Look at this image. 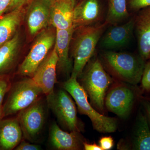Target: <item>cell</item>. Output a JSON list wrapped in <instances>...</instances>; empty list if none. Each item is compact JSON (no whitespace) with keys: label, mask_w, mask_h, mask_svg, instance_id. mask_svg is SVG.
<instances>
[{"label":"cell","mask_w":150,"mask_h":150,"mask_svg":"<svg viewBox=\"0 0 150 150\" xmlns=\"http://www.w3.org/2000/svg\"><path fill=\"white\" fill-rule=\"evenodd\" d=\"M12 0H0V17L7 11Z\"/></svg>","instance_id":"obj_29"},{"label":"cell","mask_w":150,"mask_h":150,"mask_svg":"<svg viewBox=\"0 0 150 150\" xmlns=\"http://www.w3.org/2000/svg\"><path fill=\"white\" fill-rule=\"evenodd\" d=\"M48 141L55 150H78L83 147L84 142L79 132H66L56 122L52 123L49 128Z\"/></svg>","instance_id":"obj_11"},{"label":"cell","mask_w":150,"mask_h":150,"mask_svg":"<svg viewBox=\"0 0 150 150\" xmlns=\"http://www.w3.org/2000/svg\"><path fill=\"white\" fill-rule=\"evenodd\" d=\"M20 37L17 32L11 39L0 46V76L7 75L16 64L18 59Z\"/></svg>","instance_id":"obj_19"},{"label":"cell","mask_w":150,"mask_h":150,"mask_svg":"<svg viewBox=\"0 0 150 150\" xmlns=\"http://www.w3.org/2000/svg\"><path fill=\"white\" fill-rule=\"evenodd\" d=\"M142 103L150 120V101L148 100H144L142 101Z\"/></svg>","instance_id":"obj_31"},{"label":"cell","mask_w":150,"mask_h":150,"mask_svg":"<svg viewBox=\"0 0 150 150\" xmlns=\"http://www.w3.org/2000/svg\"><path fill=\"white\" fill-rule=\"evenodd\" d=\"M51 6L44 0H33L29 4L27 23L30 35H35L50 24Z\"/></svg>","instance_id":"obj_13"},{"label":"cell","mask_w":150,"mask_h":150,"mask_svg":"<svg viewBox=\"0 0 150 150\" xmlns=\"http://www.w3.org/2000/svg\"><path fill=\"white\" fill-rule=\"evenodd\" d=\"M141 82L143 89L150 92V62L145 64Z\"/></svg>","instance_id":"obj_24"},{"label":"cell","mask_w":150,"mask_h":150,"mask_svg":"<svg viewBox=\"0 0 150 150\" xmlns=\"http://www.w3.org/2000/svg\"><path fill=\"white\" fill-rule=\"evenodd\" d=\"M24 12V8L15 9L0 17V46L16 34Z\"/></svg>","instance_id":"obj_20"},{"label":"cell","mask_w":150,"mask_h":150,"mask_svg":"<svg viewBox=\"0 0 150 150\" xmlns=\"http://www.w3.org/2000/svg\"><path fill=\"white\" fill-rule=\"evenodd\" d=\"M101 9L98 0H81L73 11V26L76 28L92 26L100 18Z\"/></svg>","instance_id":"obj_14"},{"label":"cell","mask_w":150,"mask_h":150,"mask_svg":"<svg viewBox=\"0 0 150 150\" xmlns=\"http://www.w3.org/2000/svg\"><path fill=\"white\" fill-rule=\"evenodd\" d=\"M99 144L103 150H108L112 149L114 142L111 137H103L100 140Z\"/></svg>","instance_id":"obj_28"},{"label":"cell","mask_w":150,"mask_h":150,"mask_svg":"<svg viewBox=\"0 0 150 150\" xmlns=\"http://www.w3.org/2000/svg\"><path fill=\"white\" fill-rule=\"evenodd\" d=\"M107 24L105 21L99 25L79 28L73 48L74 62L71 77L77 79L81 75L86 64L93 55Z\"/></svg>","instance_id":"obj_3"},{"label":"cell","mask_w":150,"mask_h":150,"mask_svg":"<svg viewBox=\"0 0 150 150\" xmlns=\"http://www.w3.org/2000/svg\"><path fill=\"white\" fill-rule=\"evenodd\" d=\"M70 1H71V2L72 3L73 6H74V7L76 0H70Z\"/></svg>","instance_id":"obj_34"},{"label":"cell","mask_w":150,"mask_h":150,"mask_svg":"<svg viewBox=\"0 0 150 150\" xmlns=\"http://www.w3.org/2000/svg\"><path fill=\"white\" fill-rule=\"evenodd\" d=\"M75 30L74 26L69 29H56L54 46L59 58L57 68L63 71H68L71 67V62L69 57V50Z\"/></svg>","instance_id":"obj_18"},{"label":"cell","mask_w":150,"mask_h":150,"mask_svg":"<svg viewBox=\"0 0 150 150\" xmlns=\"http://www.w3.org/2000/svg\"><path fill=\"white\" fill-rule=\"evenodd\" d=\"M12 84L7 75L0 76V106H3L4 98L7 93L8 92Z\"/></svg>","instance_id":"obj_23"},{"label":"cell","mask_w":150,"mask_h":150,"mask_svg":"<svg viewBox=\"0 0 150 150\" xmlns=\"http://www.w3.org/2000/svg\"><path fill=\"white\" fill-rule=\"evenodd\" d=\"M132 89L123 85L111 89L105 98V103L109 111L119 117H126L130 113L135 100Z\"/></svg>","instance_id":"obj_9"},{"label":"cell","mask_w":150,"mask_h":150,"mask_svg":"<svg viewBox=\"0 0 150 150\" xmlns=\"http://www.w3.org/2000/svg\"><path fill=\"white\" fill-rule=\"evenodd\" d=\"M128 5L131 10L139 11L150 7V0H128Z\"/></svg>","instance_id":"obj_25"},{"label":"cell","mask_w":150,"mask_h":150,"mask_svg":"<svg viewBox=\"0 0 150 150\" xmlns=\"http://www.w3.org/2000/svg\"><path fill=\"white\" fill-rule=\"evenodd\" d=\"M44 1H46V2H47V3L51 5L53 3L56 2L57 0H44Z\"/></svg>","instance_id":"obj_33"},{"label":"cell","mask_w":150,"mask_h":150,"mask_svg":"<svg viewBox=\"0 0 150 150\" xmlns=\"http://www.w3.org/2000/svg\"><path fill=\"white\" fill-rule=\"evenodd\" d=\"M139 55L146 61L150 58V7L142 9L135 18Z\"/></svg>","instance_id":"obj_15"},{"label":"cell","mask_w":150,"mask_h":150,"mask_svg":"<svg viewBox=\"0 0 150 150\" xmlns=\"http://www.w3.org/2000/svg\"><path fill=\"white\" fill-rule=\"evenodd\" d=\"M102 56L105 64L116 77L133 85L139 83L146 64L139 55L108 51Z\"/></svg>","instance_id":"obj_1"},{"label":"cell","mask_w":150,"mask_h":150,"mask_svg":"<svg viewBox=\"0 0 150 150\" xmlns=\"http://www.w3.org/2000/svg\"><path fill=\"white\" fill-rule=\"evenodd\" d=\"M4 118V110L3 106H0V120Z\"/></svg>","instance_id":"obj_32"},{"label":"cell","mask_w":150,"mask_h":150,"mask_svg":"<svg viewBox=\"0 0 150 150\" xmlns=\"http://www.w3.org/2000/svg\"><path fill=\"white\" fill-rule=\"evenodd\" d=\"M64 89L74 100L78 110L81 114L88 116L94 129L100 133H110L117 129L116 119L100 114L89 103L88 95L82 86L76 78L70 77L62 84Z\"/></svg>","instance_id":"obj_2"},{"label":"cell","mask_w":150,"mask_h":150,"mask_svg":"<svg viewBox=\"0 0 150 150\" xmlns=\"http://www.w3.org/2000/svg\"><path fill=\"white\" fill-rule=\"evenodd\" d=\"M33 0H12L11 2L7 11H10L15 9L24 8L25 6L29 5Z\"/></svg>","instance_id":"obj_27"},{"label":"cell","mask_w":150,"mask_h":150,"mask_svg":"<svg viewBox=\"0 0 150 150\" xmlns=\"http://www.w3.org/2000/svg\"><path fill=\"white\" fill-rule=\"evenodd\" d=\"M44 94L31 78L12 84L6 102L3 105L4 117L19 112L27 108Z\"/></svg>","instance_id":"obj_6"},{"label":"cell","mask_w":150,"mask_h":150,"mask_svg":"<svg viewBox=\"0 0 150 150\" xmlns=\"http://www.w3.org/2000/svg\"><path fill=\"white\" fill-rule=\"evenodd\" d=\"M58 61L59 58L54 45L53 50L48 54L31 78L46 96L54 90V86L57 83L56 69Z\"/></svg>","instance_id":"obj_10"},{"label":"cell","mask_w":150,"mask_h":150,"mask_svg":"<svg viewBox=\"0 0 150 150\" xmlns=\"http://www.w3.org/2000/svg\"><path fill=\"white\" fill-rule=\"evenodd\" d=\"M74 8L70 0H57L51 6L50 24L56 29L72 27Z\"/></svg>","instance_id":"obj_17"},{"label":"cell","mask_w":150,"mask_h":150,"mask_svg":"<svg viewBox=\"0 0 150 150\" xmlns=\"http://www.w3.org/2000/svg\"><path fill=\"white\" fill-rule=\"evenodd\" d=\"M83 148L86 150H103L100 146L96 144H89L86 142H83Z\"/></svg>","instance_id":"obj_30"},{"label":"cell","mask_w":150,"mask_h":150,"mask_svg":"<svg viewBox=\"0 0 150 150\" xmlns=\"http://www.w3.org/2000/svg\"><path fill=\"white\" fill-rule=\"evenodd\" d=\"M133 147L135 150H150V129L146 116L142 112L137 118Z\"/></svg>","instance_id":"obj_21"},{"label":"cell","mask_w":150,"mask_h":150,"mask_svg":"<svg viewBox=\"0 0 150 150\" xmlns=\"http://www.w3.org/2000/svg\"><path fill=\"white\" fill-rule=\"evenodd\" d=\"M56 33L44 30L38 35L27 56L19 67L18 74L32 78L38 68L46 59L56 41Z\"/></svg>","instance_id":"obj_7"},{"label":"cell","mask_w":150,"mask_h":150,"mask_svg":"<svg viewBox=\"0 0 150 150\" xmlns=\"http://www.w3.org/2000/svg\"><path fill=\"white\" fill-rule=\"evenodd\" d=\"M42 97L27 108L18 112L17 116L23 139L35 142L46 123V107Z\"/></svg>","instance_id":"obj_8"},{"label":"cell","mask_w":150,"mask_h":150,"mask_svg":"<svg viewBox=\"0 0 150 150\" xmlns=\"http://www.w3.org/2000/svg\"><path fill=\"white\" fill-rule=\"evenodd\" d=\"M46 97L47 107L63 129L70 132L82 131L83 125L78 118L76 105L69 93L64 89L54 90Z\"/></svg>","instance_id":"obj_4"},{"label":"cell","mask_w":150,"mask_h":150,"mask_svg":"<svg viewBox=\"0 0 150 150\" xmlns=\"http://www.w3.org/2000/svg\"><path fill=\"white\" fill-rule=\"evenodd\" d=\"M135 26V18L121 25H114L103 35L100 45L106 50L116 49L125 46L131 40Z\"/></svg>","instance_id":"obj_12"},{"label":"cell","mask_w":150,"mask_h":150,"mask_svg":"<svg viewBox=\"0 0 150 150\" xmlns=\"http://www.w3.org/2000/svg\"><path fill=\"white\" fill-rule=\"evenodd\" d=\"M129 16L126 0H109L106 21L108 24L116 25Z\"/></svg>","instance_id":"obj_22"},{"label":"cell","mask_w":150,"mask_h":150,"mask_svg":"<svg viewBox=\"0 0 150 150\" xmlns=\"http://www.w3.org/2000/svg\"><path fill=\"white\" fill-rule=\"evenodd\" d=\"M41 147L39 145L31 144L22 140L14 150H41Z\"/></svg>","instance_id":"obj_26"},{"label":"cell","mask_w":150,"mask_h":150,"mask_svg":"<svg viewBox=\"0 0 150 150\" xmlns=\"http://www.w3.org/2000/svg\"><path fill=\"white\" fill-rule=\"evenodd\" d=\"M112 79L96 59L92 62L82 78V85L93 105L99 111L104 110L105 98Z\"/></svg>","instance_id":"obj_5"},{"label":"cell","mask_w":150,"mask_h":150,"mask_svg":"<svg viewBox=\"0 0 150 150\" xmlns=\"http://www.w3.org/2000/svg\"><path fill=\"white\" fill-rule=\"evenodd\" d=\"M23 135L17 118L0 120V150H12L19 144Z\"/></svg>","instance_id":"obj_16"}]
</instances>
